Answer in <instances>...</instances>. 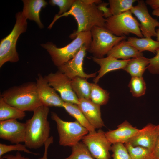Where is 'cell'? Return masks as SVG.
Segmentation results:
<instances>
[{
  "label": "cell",
  "mask_w": 159,
  "mask_h": 159,
  "mask_svg": "<svg viewBox=\"0 0 159 159\" xmlns=\"http://www.w3.org/2000/svg\"><path fill=\"white\" fill-rule=\"evenodd\" d=\"M102 2L100 0H75L67 12L59 16H55L48 28L51 29L59 18L69 15L74 17L78 25L77 30L69 36L71 39H74L80 32L90 31L94 26L105 27L106 19L97 7V5Z\"/></svg>",
  "instance_id": "obj_1"
},
{
  "label": "cell",
  "mask_w": 159,
  "mask_h": 159,
  "mask_svg": "<svg viewBox=\"0 0 159 159\" xmlns=\"http://www.w3.org/2000/svg\"><path fill=\"white\" fill-rule=\"evenodd\" d=\"M32 117L26 121L25 145L30 149L42 146L50 137V127L47 117L48 107L42 105L33 111Z\"/></svg>",
  "instance_id": "obj_2"
},
{
  "label": "cell",
  "mask_w": 159,
  "mask_h": 159,
  "mask_svg": "<svg viewBox=\"0 0 159 159\" xmlns=\"http://www.w3.org/2000/svg\"><path fill=\"white\" fill-rule=\"evenodd\" d=\"M9 105L22 111H33L42 105L37 92L36 82H29L11 87L1 95Z\"/></svg>",
  "instance_id": "obj_3"
},
{
  "label": "cell",
  "mask_w": 159,
  "mask_h": 159,
  "mask_svg": "<svg viewBox=\"0 0 159 159\" xmlns=\"http://www.w3.org/2000/svg\"><path fill=\"white\" fill-rule=\"evenodd\" d=\"M92 40L90 31L82 32L78 34L70 43L62 47H57L52 42L41 44V46L49 54L54 65L58 67L73 58L83 47H87L88 49Z\"/></svg>",
  "instance_id": "obj_4"
},
{
  "label": "cell",
  "mask_w": 159,
  "mask_h": 159,
  "mask_svg": "<svg viewBox=\"0 0 159 159\" xmlns=\"http://www.w3.org/2000/svg\"><path fill=\"white\" fill-rule=\"evenodd\" d=\"M15 24L10 33L1 39L0 44V67L5 63L16 62L19 60L16 44L20 35L25 32L27 26V19L22 12L17 13Z\"/></svg>",
  "instance_id": "obj_5"
},
{
  "label": "cell",
  "mask_w": 159,
  "mask_h": 159,
  "mask_svg": "<svg viewBox=\"0 0 159 159\" xmlns=\"http://www.w3.org/2000/svg\"><path fill=\"white\" fill-rule=\"evenodd\" d=\"M90 32L92 40L87 51L98 58H103L114 46L126 38L125 36L114 35L105 27L95 26Z\"/></svg>",
  "instance_id": "obj_6"
},
{
  "label": "cell",
  "mask_w": 159,
  "mask_h": 159,
  "mask_svg": "<svg viewBox=\"0 0 159 159\" xmlns=\"http://www.w3.org/2000/svg\"><path fill=\"white\" fill-rule=\"evenodd\" d=\"M51 117L56 123L59 143L61 145L72 147L79 143L89 132L87 129L76 121H64L55 112H51Z\"/></svg>",
  "instance_id": "obj_7"
},
{
  "label": "cell",
  "mask_w": 159,
  "mask_h": 159,
  "mask_svg": "<svg viewBox=\"0 0 159 159\" xmlns=\"http://www.w3.org/2000/svg\"><path fill=\"white\" fill-rule=\"evenodd\" d=\"M105 27L114 35L122 37L130 33L142 38L140 23L130 10L106 19Z\"/></svg>",
  "instance_id": "obj_8"
},
{
  "label": "cell",
  "mask_w": 159,
  "mask_h": 159,
  "mask_svg": "<svg viewBox=\"0 0 159 159\" xmlns=\"http://www.w3.org/2000/svg\"><path fill=\"white\" fill-rule=\"evenodd\" d=\"M82 140L95 159H110L109 151L111 150L112 144L107 138L105 132L101 129L89 132Z\"/></svg>",
  "instance_id": "obj_9"
},
{
  "label": "cell",
  "mask_w": 159,
  "mask_h": 159,
  "mask_svg": "<svg viewBox=\"0 0 159 159\" xmlns=\"http://www.w3.org/2000/svg\"><path fill=\"white\" fill-rule=\"evenodd\" d=\"M44 77L49 85L59 93L64 102L78 104L79 99L72 87L71 80L64 74L58 70L48 74Z\"/></svg>",
  "instance_id": "obj_10"
},
{
  "label": "cell",
  "mask_w": 159,
  "mask_h": 159,
  "mask_svg": "<svg viewBox=\"0 0 159 159\" xmlns=\"http://www.w3.org/2000/svg\"><path fill=\"white\" fill-rule=\"evenodd\" d=\"M138 4L133 6L130 11L139 21L140 28L142 34L145 37H156L155 28L158 26L159 22L150 14L144 1L138 0Z\"/></svg>",
  "instance_id": "obj_11"
},
{
  "label": "cell",
  "mask_w": 159,
  "mask_h": 159,
  "mask_svg": "<svg viewBox=\"0 0 159 159\" xmlns=\"http://www.w3.org/2000/svg\"><path fill=\"white\" fill-rule=\"evenodd\" d=\"M26 131L25 123L19 122L16 119L0 122V138L12 143L24 142Z\"/></svg>",
  "instance_id": "obj_12"
},
{
  "label": "cell",
  "mask_w": 159,
  "mask_h": 159,
  "mask_svg": "<svg viewBox=\"0 0 159 159\" xmlns=\"http://www.w3.org/2000/svg\"><path fill=\"white\" fill-rule=\"evenodd\" d=\"M87 48L82 47L72 59L63 64L57 67L58 70L62 72L71 80L76 77L87 79L95 77L97 73L87 74L83 71V61Z\"/></svg>",
  "instance_id": "obj_13"
},
{
  "label": "cell",
  "mask_w": 159,
  "mask_h": 159,
  "mask_svg": "<svg viewBox=\"0 0 159 159\" xmlns=\"http://www.w3.org/2000/svg\"><path fill=\"white\" fill-rule=\"evenodd\" d=\"M36 86L40 101L46 107H63L64 102L55 90L48 84L44 77L39 74L36 79Z\"/></svg>",
  "instance_id": "obj_14"
},
{
  "label": "cell",
  "mask_w": 159,
  "mask_h": 159,
  "mask_svg": "<svg viewBox=\"0 0 159 159\" xmlns=\"http://www.w3.org/2000/svg\"><path fill=\"white\" fill-rule=\"evenodd\" d=\"M159 133V124L149 123L142 128L127 143L133 146L145 148L152 153Z\"/></svg>",
  "instance_id": "obj_15"
},
{
  "label": "cell",
  "mask_w": 159,
  "mask_h": 159,
  "mask_svg": "<svg viewBox=\"0 0 159 159\" xmlns=\"http://www.w3.org/2000/svg\"><path fill=\"white\" fill-rule=\"evenodd\" d=\"M140 130L125 120L118 125L117 128L105 132V134L112 144L116 143L125 144L134 136Z\"/></svg>",
  "instance_id": "obj_16"
},
{
  "label": "cell",
  "mask_w": 159,
  "mask_h": 159,
  "mask_svg": "<svg viewBox=\"0 0 159 159\" xmlns=\"http://www.w3.org/2000/svg\"><path fill=\"white\" fill-rule=\"evenodd\" d=\"M79 100L77 105L90 124L95 129H100L104 127L100 105L93 103L90 100L81 98Z\"/></svg>",
  "instance_id": "obj_17"
},
{
  "label": "cell",
  "mask_w": 159,
  "mask_h": 159,
  "mask_svg": "<svg viewBox=\"0 0 159 159\" xmlns=\"http://www.w3.org/2000/svg\"><path fill=\"white\" fill-rule=\"evenodd\" d=\"M92 59L100 67L98 75L93 80L95 83H97L100 79L107 73L111 71L123 69L130 59L119 60L110 56L101 58L93 57Z\"/></svg>",
  "instance_id": "obj_18"
},
{
  "label": "cell",
  "mask_w": 159,
  "mask_h": 159,
  "mask_svg": "<svg viewBox=\"0 0 159 159\" xmlns=\"http://www.w3.org/2000/svg\"><path fill=\"white\" fill-rule=\"evenodd\" d=\"M23 8L22 13L27 19L35 21L39 27H44L40 21L39 14L42 8L48 4L44 0H23Z\"/></svg>",
  "instance_id": "obj_19"
},
{
  "label": "cell",
  "mask_w": 159,
  "mask_h": 159,
  "mask_svg": "<svg viewBox=\"0 0 159 159\" xmlns=\"http://www.w3.org/2000/svg\"><path fill=\"white\" fill-rule=\"evenodd\" d=\"M116 59L123 60L143 57V54L130 44L127 41H122L114 46L107 54Z\"/></svg>",
  "instance_id": "obj_20"
},
{
  "label": "cell",
  "mask_w": 159,
  "mask_h": 159,
  "mask_svg": "<svg viewBox=\"0 0 159 159\" xmlns=\"http://www.w3.org/2000/svg\"><path fill=\"white\" fill-rule=\"evenodd\" d=\"M149 63V59L143 56L135 58L130 59L123 69L132 77H142Z\"/></svg>",
  "instance_id": "obj_21"
},
{
  "label": "cell",
  "mask_w": 159,
  "mask_h": 159,
  "mask_svg": "<svg viewBox=\"0 0 159 159\" xmlns=\"http://www.w3.org/2000/svg\"><path fill=\"white\" fill-rule=\"evenodd\" d=\"M127 42L141 52L147 51L155 53L159 49V42L153 40L151 38L129 37Z\"/></svg>",
  "instance_id": "obj_22"
},
{
  "label": "cell",
  "mask_w": 159,
  "mask_h": 159,
  "mask_svg": "<svg viewBox=\"0 0 159 159\" xmlns=\"http://www.w3.org/2000/svg\"><path fill=\"white\" fill-rule=\"evenodd\" d=\"M63 107L69 115L74 118L77 121L87 129L89 132L95 131L96 129L89 122L77 105L64 102Z\"/></svg>",
  "instance_id": "obj_23"
},
{
  "label": "cell",
  "mask_w": 159,
  "mask_h": 159,
  "mask_svg": "<svg viewBox=\"0 0 159 159\" xmlns=\"http://www.w3.org/2000/svg\"><path fill=\"white\" fill-rule=\"evenodd\" d=\"M26 114L22 111L6 103L0 97V121L10 119H23Z\"/></svg>",
  "instance_id": "obj_24"
},
{
  "label": "cell",
  "mask_w": 159,
  "mask_h": 159,
  "mask_svg": "<svg viewBox=\"0 0 159 159\" xmlns=\"http://www.w3.org/2000/svg\"><path fill=\"white\" fill-rule=\"evenodd\" d=\"M72 89L79 99L90 100L91 84L87 79L80 77H75L71 79Z\"/></svg>",
  "instance_id": "obj_25"
},
{
  "label": "cell",
  "mask_w": 159,
  "mask_h": 159,
  "mask_svg": "<svg viewBox=\"0 0 159 159\" xmlns=\"http://www.w3.org/2000/svg\"><path fill=\"white\" fill-rule=\"evenodd\" d=\"M90 84V100L93 103L100 106L106 104L108 101L109 93L97 83Z\"/></svg>",
  "instance_id": "obj_26"
},
{
  "label": "cell",
  "mask_w": 159,
  "mask_h": 159,
  "mask_svg": "<svg viewBox=\"0 0 159 159\" xmlns=\"http://www.w3.org/2000/svg\"><path fill=\"white\" fill-rule=\"evenodd\" d=\"M136 0H109V8L112 16L130 10Z\"/></svg>",
  "instance_id": "obj_27"
},
{
  "label": "cell",
  "mask_w": 159,
  "mask_h": 159,
  "mask_svg": "<svg viewBox=\"0 0 159 159\" xmlns=\"http://www.w3.org/2000/svg\"><path fill=\"white\" fill-rule=\"evenodd\" d=\"M128 86L133 97H139L145 93L146 85L143 77H132Z\"/></svg>",
  "instance_id": "obj_28"
},
{
  "label": "cell",
  "mask_w": 159,
  "mask_h": 159,
  "mask_svg": "<svg viewBox=\"0 0 159 159\" xmlns=\"http://www.w3.org/2000/svg\"><path fill=\"white\" fill-rule=\"evenodd\" d=\"M72 150L70 155L64 159H95L82 142H79L72 147Z\"/></svg>",
  "instance_id": "obj_29"
},
{
  "label": "cell",
  "mask_w": 159,
  "mask_h": 159,
  "mask_svg": "<svg viewBox=\"0 0 159 159\" xmlns=\"http://www.w3.org/2000/svg\"><path fill=\"white\" fill-rule=\"evenodd\" d=\"M132 159H153L152 153L148 149L140 146H133L125 144Z\"/></svg>",
  "instance_id": "obj_30"
},
{
  "label": "cell",
  "mask_w": 159,
  "mask_h": 159,
  "mask_svg": "<svg viewBox=\"0 0 159 159\" xmlns=\"http://www.w3.org/2000/svg\"><path fill=\"white\" fill-rule=\"evenodd\" d=\"M111 150L112 152V156L113 159H132L124 144H112Z\"/></svg>",
  "instance_id": "obj_31"
},
{
  "label": "cell",
  "mask_w": 159,
  "mask_h": 159,
  "mask_svg": "<svg viewBox=\"0 0 159 159\" xmlns=\"http://www.w3.org/2000/svg\"><path fill=\"white\" fill-rule=\"evenodd\" d=\"M26 145L21 143L14 145H8L0 143V159H3V155L5 153L12 151H23L27 153L37 155L39 154L34 153L29 151Z\"/></svg>",
  "instance_id": "obj_32"
},
{
  "label": "cell",
  "mask_w": 159,
  "mask_h": 159,
  "mask_svg": "<svg viewBox=\"0 0 159 159\" xmlns=\"http://www.w3.org/2000/svg\"><path fill=\"white\" fill-rule=\"evenodd\" d=\"M75 0H51L49 4L52 6H57L59 8L58 16L67 12L70 9Z\"/></svg>",
  "instance_id": "obj_33"
},
{
  "label": "cell",
  "mask_w": 159,
  "mask_h": 159,
  "mask_svg": "<svg viewBox=\"0 0 159 159\" xmlns=\"http://www.w3.org/2000/svg\"><path fill=\"white\" fill-rule=\"evenodd\" d=\"M154 57L149 59L150 63L147 69L151 73L159 74V49L156 52Z\"/></svg>",
  "instance_id": "obj_34"
},
{
  "label": "cell",
  "mask_w": 159,
  "mask_h": 159,
  "mask_svg": "<svg viewBox=\"0 0 159 159\" xmlns=\"http://www.w3.org/2000/svg\"><path fill=\"white\" fill-rule=\"evenodd\" d=\"M109 4V3L102 2L97 5L98 9L102 12L103 17L106 19L112 16L109 8L107 7Z\"/></svg>",
  "instance_id": "obj_35"
},
{
  "label": "cell",
  "mask_w": 159,
  "mask_h": 159,
  "mask_svg": "<svg viewBox=\"0 0 159 159\" xmlns=\"http://www.w3.org/2000/svg\"><path fill=\"white\" fill-rule=\"evenodd\" d=\"M53 142V138L52 136L49 137L44 144V149L43 156L38 159H47V153L49 147Z\"/></svg>",
  "instance_id": "obj_36"
},
{
  "label": "cell",
  "mask_w": 159,
  "mask_h": 159,
  "mask_svg": "<svg viewBox=\"0 0 159 159\" xmlns=\"http://www.w3.org/2000/svg\"><path fill=\"white\" fill-rule=\"evenodd\" d=\"M152 154L153 159H159V133Z\"/></svg>",
  "instance_id": "obj_37"
},
{
  "label": "cell",
  "mask_w": 159,
  "mask_h": 159,
  "mask_svg": "<svg viewBox=\"0 0 159 159\" xmlns=\"http://www.w3.org/2000/svg\"><path fill=\"white\" fill-rule=\"evenodd\" d=\"M3 159H31L22 156L19 151H18L15 155L7 154L3 156Z\"/></svg>",
  "instance_id": "obj_38"
},
{
  "label": "cell",
  "mask_w": 159,
  "mask_h": 159,
  "mask_svg": "<svg viewBox=\"0 0 159 159\" xmlns=\"http://www.w3.org/2000/svg\"><path fill=\"white\" fill-rule=\"evenodd\" d=\"M145 2L153 10L159 9V0H147Z\"/></svg>",
  "instance_id": "obj_39"
},
{
  "label": "cell",
  "mask_w": 159,
  "mask_h": 159,
  "mask_svg": "<svg viewBox=\"0 0 159 159\" xmlns=\"http://www.w3.org/2000/svg\"><path fill=\"white\" fill-rule=\"evenodd\" d=\"M152 14L154 16H159V9L153 10Z\"/></svg>",
  "instance_id": "obj_40"
},
{
  "label": "cell",
  "mask_w": 159,
  "mask_h": 159,
  "mask_svg": "<svg viewBox=\"0 0 159 159\" xmlns=\"http://www.w3.org/2000/svg\"><path fill=\"white\" fill-rule=\"evenodd\" d=\"M158 28L156 30L157 40L159 42V24L158 25Z\"/></svg>",
  "instance_id": "obj_41"
}]
</instances>
